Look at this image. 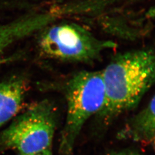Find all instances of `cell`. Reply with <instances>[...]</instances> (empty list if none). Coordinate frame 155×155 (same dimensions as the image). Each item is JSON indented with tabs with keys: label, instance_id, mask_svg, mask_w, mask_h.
<instances>
[{
	"label": "cell",
	"instance_id": "obj_1",
	"mask_svg": "<svg viewBox=\"0 0 155 155\" xmlns=\"http://www.w3.org/2000/svg\"><path fill=\"white\" fill-rule=\"evenodd\" d=\"M105 102L98 114L108 124L137 105L155 83V51L133 50L116 56L102 71Z\"/></svg>",
	"mask_w": 155,
	"mask_h": 155
},
{
	"label": "cell",
	"instance_id": "obj_2",
	"mask_svg": "<svg viewBox=\"0 0 155 155\" xmlns=\"http://www.w3.org/2000/svg\"><path fill=\"white\" fill-rule=\"evenodd\" d=\"M66 118L61 130L59 151L72 155L76 141L90 118L98 114L105 102L102 71H82L74 75L65 87Z\"/></svg>",
	"mask_w": 155,
	"mask_h": 155
},
{
	"label": "cell",
	"instance_id": "obj_3",
	"mask_svg": "<svg viewBox=\"0 0 155 155\" xmlns=\"http://www.w3.org/2000/svg\"><path fill=\"white\" fill-rule=\"evenodd\" d=\"M15 118L0 133V152L28 155L52 150L59 120L53 101L41 100Z\"/></svg>",
	"mask_w": 155,
	"mask_h": 155
},
{
	"label": "cell",
	"instance_id": "obj_4",
	"mask_svg": "<svg viewBox=\"0 0 155 155\" xmlns=\"http://www.w3.org/2000/svg\"><path fill=\"white\" fill-rule=\"evenodd\" d=\"M50 25L41 34L39 46L43 54L52 59L89 62L98 59L104 51L116 46L113 42L97 38L75 23Z\"/></svg>",
	"mask_w": 155,
	"mask_h": 155
},
{
	"label": "cell",
	"instance_id": "obj_5",
	"mask_svg": "<svg viewBox=\"0 0 155 155\" xmlns=\"http://www.w3.org/2000/svg\"><path fill=\"white\" fill-rule=\"evenodd\" d=\"M26 91V82L20 77H13L0 83V127L16 117Z\"/></svg>",
	"mask_w": 155,
	"mask_h": 155
},
{
	"label": "cell",
	"instance_id": "obj_6",
	"mask_svg": "<svg viewBox=\"0 0 155 155\" xmlns=\"http://www.w3.org/2000/svg\"><path fill=\"white\" fill-rule=\"evenodd\" d=\"M45 25V18L40 13L0 25V58L12 44L41 30Z\"/></svg>",
	"mask_w": 155,
	"mask_h": 155
},
{
	"label": "cell",
	"instance_id": "obj_7",
	"mask_svg": "<svg viewBox=\"0 0 155 155\" xmlns=\"http://www.w3.org/2000/svg\"><path fill=\"white\" fill-rule=\"evenodd\" d=\"M120 137L155 145V95L143 110L127 123Z\"/></svg>",
	"mask_w": 155,
	"mask_h": 155
},
{
	"label": "cell",
	"instance_id": "obj_8",
	"mask_svg": "<svg viewBox=\"0 0 155 155\" xmlns=\"http://www.w3.org/2000/svg\"><path fill=\"white\" fill-rule=\"evenodd\" d=\"M107 155H141L138 153H136L135 152L132 151H121L118 152H114L112 153L111 154H109Z\"/></svg>",
	"mask_w": 155,
	"mask_h": 155
},
{
	"label": "cell",
	"instance_id": "obj_9",
	"mask_svg": "<svg viewBox=\"0 0 155 155\" xmlns=\"http://www.w3.org/2000/svg\"><path fill=\"white\" fill-rule=\"evenodd\" d=\"M16 155H53L52 150H48V151H45L42 152H39L36 153H33V154H28V155H19L17 154Z\"/></svg>",
	"mask_w": 155,
	"mask_h": 155
}]
</instances>
